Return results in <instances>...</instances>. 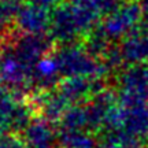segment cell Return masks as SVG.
Returning a JSON list of instances; mask_svg holds the SVG:
<instances>
[{
  "label": "cell",
  "instance_id": "cell-1",
  "mask_svg": "<svg viewBox=\"0 0 148 148\" xmlns=\"http://www.w3.org/2000/svg\"><path fill=\"white\" fill-rule=\"evenodd\" d=\"M59 71L73 77H88L96 71L95 62L78 49H63L56 58Z\"/></svg>",
  "mask_w": 148,
  "mask_h": 148
},
{
  "label": "cell",
  "instance_id": "cell-2",
  "mask_svg": "<svg viewBox=\"0 0 148 148\" xmlns=\"http://www.w3.org/2000/svg\"><path fill=\"white\" fill-rule=\"evenodd\" d=\"M138 5L136 4H127L122 5L118 10L111 14L107 18L106 23H104V36H121L126 32L127 29L137 22L138 18Z\"/></svg>",
  "mask_w": 148,
  "mask_h": 148
},
{
  "label": "cell",
  "instance_id": "cell-3",
  "mask_svg": "<svg viewBox=\"0 0 148 148\" xmlns=\"http://www.w3.org/2000/svg\"><path fill=\"white\" fill-rule=\"evenodd\" d=\"M123 86L127 100L144 101L148 99V67L129 71L125 75Z\"/></svg>",
  "mask_w": 148,
  "mask_h": 148
},
{
  "label": "cell",
  "instance_id": "cell-4",
  "mask_svg": "<svg viewBox=\"0 0 148 148\" xmlns=\"http://www.w3.org/2000/svg\"><path fill=\"white\" fill-rule=\"evenodd\" d=\"M18 23L26 32L36 34V33L42 32L51 23V19H49L44 7L33 4L29 5V7H25L23 10L19 11Z\"/></svg>",
  "mask_w": 148,
  "mask_h": 148
},
{
  "label": "cell",
  "instance_id": "cell-5",
  "mask_svg": "<svg viewBox=\"0 0 148 148\" xmlns=\"http://www.w3.org/2000/svg\"><path fill=\"white\" fill-rule=\"evenodd\" d=\"M27 64L23 63L18 55L14 52L5 53L0 58V75L5 82L10 84H21L26 78Z\"/></svg>",
  "mask_w": 148,
  "mask_h": 148
},
{
  "label": "cell",
  "instance_id": "cell-6",
  "mask_svg": "<svg viewBox=\"0 0 148 148\" xmlns=\"http://www.w3.org/2000/svg\"><path fill=\"white\" fill-rule=\"evenodd\" d=\"M27 119L26 110L8 97L0 99V126H22Z\"/></svg>",
  "mask_w": 148,
  "mask_h": 148
},
{
  "label": "cell",
  "instance_id": "cell-7",
  "mask_svg": "<svg viewBox=\"0 0 148 148\" xmlns=\"http://www.w3.org/2000/svg\"><path fill=\"white\" fill-rule=\"evenodd\" d=\"M53 144V133L45 123L34 122L26 129L27 148H51Z\"/></svg>",
  "mask_w": 148,
  "mask_h": 148
},
{
  "label": "cell",
  "instance_id": "cell-8",
  "mask_svg": "<svg viewBox=\"0 0 148 148\" xmlns=\"http://www.w3.org/2000/svg\"><path fill=\"white\" fill-rule=\"evenodd\" d=\"M93 89V84H90L89 79L85 77H74L73 79H69L67 82H64L62 86V95L66 99H81L85 95L90 93Z\"/></svg>",
  "mask_w": 148,
  "mask_h": 148
},
{
  "label": "cell",
  "instance_id": "cell-9",
  "mask_svg": "<svg viewBox=\"0 0 148 148\" xmlns=\"http://www.w3.org/2000/svg\"><path fill=\"white\" fill-rule=\"evenodd\" d=\"M123 56L130 60H144L148 59V34L133 36L125 44Z\"/></svg>",
  "mask_w": 148,
  "mask_h": 148
},
{
  "label": "cell",
  "instance_id": "cell-10",
  "mask_svg": "<svg viewBox=\"0 0 148 148\" xmlns=\"http://www.w3.org/2000/svg\"><path fill=\"white\" fill-rule=\"evenodd\" d=\"M64 97L62 93L59 95H53L48 99L45 103H44V111L48 116L51 118H55V116H59L62 115V112L64 110Z\"/></svg>",
  "mask_w": 148,
  "mask_h": 148
},
{
  "label": "cell",
  "instance_id": "cell-11",
  "mask_svg": "<svg viewBox=\"0 0 148 148\" xmlns=\"http://www.w3.org/2000/svg\"><path fill=\"white\" fill-rule=\"evenodd\" d=\"M0 148H23V145L19 140L7 136L4 138H0Z\"/></svg>",
  "mask_w": 148,
  "mask_h": 148
},
{
  "label": "cell",
  "instance_id": "cell-12",
  "mask_svg": "<svg viewBox=\"0 0 148 148\" xmlns=\"http://www.w3.org/2000/svg\"><path fill=\"white\" fill-rule=\"evenodd\" d=\"M12 11H14L12 4L8 3V1H4V3H1V4H0V25H1V23H4L5 18L10 15Z\"/></svg>",
  "mask_w": 148,
  "mask_h": 148
},
{
  "label": "cell",
  "instance_id": "cell-13",
  "mask_svg": "<svg viewBox=\"0 0 148 148\" xmlns=\"http://www.w3.org/2000/svg\"><path fill=\"white\" fill-rule=\"evenodd\" d=\"M60 0H34V3L37 5H41V7H47V5H51V4H56L59 3Z\"/></svg>",
  "mask_w": 148,
  "mask_h": 148
},
{
  "label": "cell",
  "instance_id": "cell-14",
  "mask_svg": "<svg viewBox=\"0 0 148 148\" xmlns=\"http://www.w3.org/2000/svg\"><path fill=\"white\" fill-rule=\"evenodd\" d=\"M5 1H8V3H11V4H15L16 1H19V0H5Z\"/></svg>",
  "mask_w": 148,
  "mask_h": 148
},
{
  "label": "cell",
  "instance_id": "cell-15",
  "mask_svg": "<svg viewBox=\"0 0 148 148\" xmlns=\"http://www.w3.org/2000/svg\"><path fill=\"white\" fill-rule=\"evenodd\" d=\"M108 148H110V147H108ZM112 148H115V147H112Z\"/></svg>",
  "mask_w": 148,
  "mask_h": 148
}]
</instances>
